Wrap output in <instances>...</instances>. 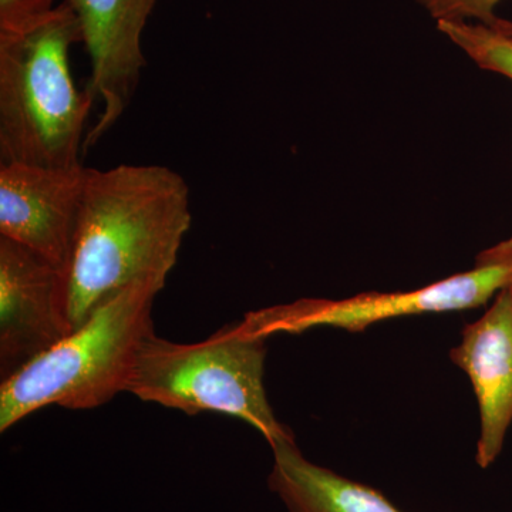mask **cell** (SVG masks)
<instances>
[{"label": "cell", "mask_w": 512, "mask_h": 512, "mask_svg": "<svg viewBox=\"0 0 512 512\" xmlns=\"http://www.w3.org/2000/svg\"><path fill=\"white\" fill-rule=\"evenodd\" d=\"M63 269L0 237V376L23 366L72 332Z\"/></svg>", "instance_id": "cell-6"}, {"label": "cell", "mask_w": 512, "mask_h": 512, "mask_svg": "<svg viewBox=\"0 0 512 512\" xmlns=\"http://www.w3.org/2000/svg\"><path fill=\"white\" fill-rule=\"evenodd\" d=\"M450 359L470 379L480 410L476 463L493 466L512 424V286L498 293L480 319L461 330Z\"/></svg>", "instance_id": "cell-9"}, {"label": "cell", "mask_w": 512, "mask_h": 512, "mask_svg": "<svg viewBox=\"0 0 512 512\" xmlns=\"http://www.w3.org/2000/svg\"><path fill=\"white\" fill-rule=\"evenodd\" d=\"M80 26L92 63L87 89L103 103L90 128L84 151L96 146L116 126L146 67L141 36L157 0H67Z\"/></svg>", "instance_id": "cell-7"}, {"label": "cell", "mask_w": 512, "mask_h": 512, "mask_svg": "<svg viewBox=\"0 0 512 512\" xmlns=\"http://www.w3.org/2000/svg\"><path fill=\"white\" fill-rule=\"evenodd\" d=\"M266 338L242 319L198 343H175L154 330L143 339L126 392L185 414L220 413L268 441L295 439L266 396Z\"/></svg>", "instance_id": "cell-4"}, {"label": "cell", "mask_w": 512, "mask_h": 512, "mask_svg": "<svg viewBox=\"0 0 512 512\" xmlns=\"http://www.w3.org/2000/svg\"><path fill=\"white\" fill-rule=\"evenodd\" d=\"M190 188L164 165L87 168L64 269L73 330L137 282L165 286L191 227Z\"/></svg>", "instance_id": "cell-1"}, {"label": "cell", "mask_w": 512, "mask_h": 512, "mask_svg": "<svg viewBox=\"0 0 512 512\" xmlns=\"http://www.w3.org/2000/svg\"><path fill=\"white\" fill-rule=\"evenodd\" d=\"M437 22H470L491 25L495 8L503 0H417Z\"/></svg>", "instance_id": "cell-12"}, {"label": "cell", "mask_w": 512, "mask_h": 512, "mask_svg": "<svg viewBox=\"0 0 512 512\" xmlns=\"http://www.w3.org/2000/svg\"><path fill=\"white\" fill-rule=\"evenodd\" d=\"M83 42L70 3L33 25L0 32V161L40 168L80 165L96 97L70 73V47Z\"/></svg>", "instance_id": "cell-2"}, {"label": "cell", "mask_w": 512, "mask_h": 512, "mask_svg": "<svg viewBox=\"0 0 512 512\" xmlns=\"http://www.w3.org/2000/svg\"><path fill=\"white\" fill-rule=\"evenodd\" d=\"M271 448L269 490L289 512H403L375 488L309 461L295 439L275 441Z\"/></svg>", "instance_id": "cell-10"}, {"label": "cell", "mask_w": 512, "mask_h": 512, "mask_svg": "<svg viewBox=\"0 0 512 512\" xmlns=\"http://www.w3.org/2000/svg\"><path fill=\"white\" fill-rule=\"evenodd\" d=\"M490 28L497 30L501 35L507 36L512 40V20L497 18L491 23Z\"/></svg>", "instance_id": "cell-14"}, {"label": "cell", "mask_w": 512, "mask_h": 512, "mask_svg": "<svg viewBox=\"0 0 512 512\" xmlns=\"http://www.w3.org/2000/svg\"><path fill=\"white\" fill-rule=\"evenodd\" d=\"M437 28L480 69L512 80V40L507 36L474 22H437Z\"/></svg>", "instance_id": "cell-11"}, {"label": "cell", "mask_w": 512, "mask_h": 512, "mask_svg": "<svg viewBox=\"0 0 512 512\" xmlns=\"http://www.w3.org/2000/svg\"><path fill=\"white\" fill-rule=\"evenodd\" d=\"M55 0H0V32H15L45 18Z\"/></svg>", "instance_id": "cell-13"}, {"label": "cell", "mask_w": 512, "mask_h": 512, "mask_svg": "<svg viewBox=\"0 0 512 512\" xmlns=\"http://www.w3.org/2000/svg\"><path fill=\"white\" fill-rule=\"evenodd\" d=\"M86 167L0 165V237L66 269Z\"/></svg>", "instance_id": "cell-8"}, {"label": "cell", "mask_w": 512, "mask_h": 512, "mask_svg": "<svg viewBox=\"0 0 512 512\" xmlns=\"http://www.w3.org/2000/svg\"><path fill=\"white\" fill-rule=\"evenodd\" d=\"M512 286V237L484 249L470 271L412 291L367 292L346 299L303 298L249 312L245 322L262 338L330 328L363 332L384 320L403 316L470 311L493 301Z\"/></svg>", "instance_id": "cell-5"}, {"label": "cell", "mask_w": 512, "mask_h": 512, "mask_svg": "<svg viewBox=\"0 0 512 512\" xmlns=\"http://www.w3.org/2000/svg\"><path fill=\"white\" fill-rule=\"evenodd\" d=\"M164 285L137 282L97 306L72 330L0 383V431L60 406L92 410L126 392L141 342L154 330V301Z\"/></svg>", "instance_id": "cell-3"}]
</instances>
